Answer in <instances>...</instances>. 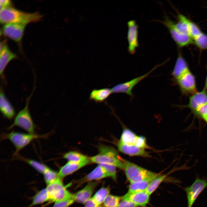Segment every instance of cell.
<instances>
[{
	"instance_id": "cell-26",
	"label": "cell",
	"mask_w": 207,
	"mask_h": 207,
	"mask_svg": "<svg viewBox=\"0 0 207 207\" xmlns=\"http://www.w3.org/2000/svg\"><path fill=\"white\" fill-rule=\"evenodd\" d=\"M49 199L46 187L38 191L32 198V201L28 207H32L46 202Z\"/></svg>"
},
{
	"instance_id": "cell-6",
	"label": "cell",
	"mask_w": 207,
	"mask_h": 207,
	"mask_svg": "<svg viewBox=\"0 0 207 207\" xmlns=\"http://www.w3.org/2000/svg\"><path fill=\"white\" fill-rule=\"evenodd\" d=\"M71 184L67 185L64 184L63 179L59 177L46 187L49 197V202L55 203L63 200L72 194L67 189Z\"/></svg>"
},
{
	"instance_id": "cell-36",
	"label": "cell",
	"mask_w": 207,
	"mask_h": 207,
	"mask_svg": "<svg viewBox=\"0 0 207 207\" xmlns=\"http://www.w3.org/2000/svg\"><path fill=\"white\" fill-rule=\"evenodd\" d=\"M202 32L198 26L191 21L190 28V36L192 39Z\"/></svg>"
},
{
	"instance_id": "cell-24",
	"label": "cell",
	"mask_w": 207,
	"mask_h": 207,
	"mask_svg": "<svg viewBox=\"0 0 207 207\" xmlns=\"http://www.w3.org/2000/svg\"><path fill=\"white\" fill-rule=\"evenodd\" d=\"M177 18V22L175 23L176 28L182 33L190 37V28L191 21L181 14H178Z\"/></svg>"
},
{
	"instance_id": "cell-28",
	"label": "cell",
	"mask_w": 207,
	"mask_h": 207,
	"mask_svg": "<svg viewBox=\"0 0 207 207\" xmlns=\"http://www.w3.org/2000/svg\"><path fill=\"white\" fill-rule=\"evenodd\" d=\"M63 157L68 162H80L87 160L89 158L79 152L75 151H70L65 154Z\"/></svg>"
},
{
	"instance_id": "cell-10",
	"label": "cell",
	"mask_w": 207,
	"mask_h": 207,
	"mask_svg": "<svg viewBox=\"0 0 207 207\" xmlns=\"http://www.w3.org/2000/svg\"><path fill=\"white\" fill-rule=\"evenodd\" d=\"M119 142L144 149L150 148L146 143L145 138L144 137L138 136L127 129H125L123 131Z\"/></svg>"
},
{
	"instance_id": "cell-39",
	"label": "cell",
	"mask_w": 207,
	"mask_h": 207,
	"mask_svg": "<svg viewBox=\"0 0 207 207\" xmlns=\"http://www.w3.org/2000/svg\"><path fill=\"white\" fill-rule=\"evenodd\" d=\"M84 204V207H101L97 204L92 198L85 202Z\"/></svg>"
},
{
	"instance_id": "cell-40",
	"label": "cell",
	"mask_w": 207,
	"mask_h": 207,
	"mask_svg": "<svg viewBox=\"0 0 207 207\" xmlns=\"http://www.w3.org/2000/svg\"><path fill=\"white\" fill-rule=\"evenodd\" d=\"M11 3V1L9 0H0V9L3 7L9 6Z\"/></svg>"
},
{
	"instance_id": "cell-12",
	"label": "cell",
	"mask_w": 207,
	"mask_h": 207,
	"mask_svg": "<svg viewBox=\"0 0 207 207\" xmlns=\"http://www.w3.org/2000/svg\"><path fill=\"white\" fill-rule=\"evenodd\" d=\"M110 177L109 175L105 168L100 164L85 177L74 181L76 188H78L86 183L100 181V180Z\"/></svg>"
},
{
	"instance_id": "cell-13",
	"label": "cell",
	"mask_w": 207,
	"mask_h": 207,
	"mask_svg": "<svg viewBox=\"0 0 207 207\" xmlns=\"http://www.w3.org/2000/svg\"><path fill=\"white\" fill-rule=\"evenodd\" d=\"M128 30L127 38L128 43V51L131 54H134L139 46L138 25L134 20L127 22Z\"/></svg>"
},
{
	"instance_id": "cell-19",
	"label": "cell",
	"mask_w": 207,
	"mask_h": 207,
	"mask_svg": "<svg viewBox=\"0 0 207 207\" xmlns=\"http://www.w3.org/2000/svg\"><path fill=\"white\" fill-rule=\"evenodd\" d=\"M0 110L3 117L8 119H12L15 116V110L6 96L2 88L0 93Z\"/></svg>"
},
{
	"instance_id": "cell-3",
	"label": "cell",
	"mask_w": 207,
	"mask_h": 207,
	"mask_svg": "<svg viewBox=\"0 0 207 207\" xmlns=\"http://www.w3.org/2000/svg\"><path fill=\"white\" fill-rule=\"evenodd\" d=\"M49 133L39 135L35 133H24L12 131L8 133L2 134L1 140L8 139L13 144L15 151L13 154V158L18 155L19 152L29 144L33 140L37 139L46 138Z\"/></svg>"
},
{
	"instance_id": "cell-11",
	"label": "cell",
	"mask_w": 207,
	"mask_h": 207,
	"mask_svg": "<svg viewBox=\"0 0 207 207\" xmlns=\"http://www.w3.org/2000/svg\"><path fill=\"white\" fill-rule=\"evenodd\" d=\"M176 81L184 93L192 95L197 92L195 77L190 70Z\"/></svg>"
},
{
	"instance_id": "cell-2",
	"label": "cell",
	"mask_w": 207,
	"mask_h": 207,
	"mask_svg": "<svg viewBox=\"0 0 207 207\" xmlns=\"http://www.w3.org/2000/svg\"><path fill=\"white\" fill-rule=\"evenodd\" d=\"M97 154L90 158L91 162L99 164L111 165L123 170L124 160L114 148L103 145L98 147Z\"/></svg>"
},
{
	"instance_id": "cell-30",
	"label": "cell",
	"mask_w": 207,
	"mask_h": 207,
	"mask_svg": "<svg viewBox=\"0 0 207 207\" xmlns=\"http://www.w3.org/2000/svg\"><path fill=\"white\" fill-rule=\"evenodd\" d=\"M166 175L160 174L158 176L150 182L145 191L150 195L156 190L160 184L166 179Z\"/></svg>"
},
{
	"instance_id": "cell-22",
	"label": "cell",
	"mask_w": 207,
	"mask_h": 207,
	"mask_svg": "<svg viewBox=\"0 0 207 207\" xmlns=\"http://www.w3.org/2000/svg\"><path fill=\"white\" fill-rule=\"evenodd\" d=\"M118 150L121 152L130 156L149 157L150 156L145 149L136 146L124 144L120 142L118 143Z\"/></svg>"
},
{
	"instance_id": "cell-1",
	"label": "cell",
	"mask_w": 207,
	"mask_h": 207,
	"mask_svg": "<svg viewBox=\"0 0 207 207\" xmlns=\"http://www.w3.org/2000/svg\"><path fill=\"white\" fill-rule=\"evenodd\" d=\"M43 16L38 12H26L10 6L0 9V21L2 24L12 23L26 25L39 21Z\"/></svg>"
},
{
	"instance_id": "cell-18",
	"label": "cell",
	"mask_w": 207,
	"mask_h": 207,
	"mask_svg": "<svg viewBox=\"0 0 207 207\" xmlns=\"http://www.w3.org/2000/svg\"><path fill=\"white\" fill-rule=\"evenodd\" d=\"M150 195L146 191L134 193L128 192L121 198L129 200L139 207H145L149 202Z\"/></svg>"
},
{
	"instance_id": "cell-37",
	"label": "cell",
	"mask_w": 207,
	"mask_h": 207,
	"mask_svg": "<svg viewBox=\"0 0 207 207\" xmlns=\"http://www.w3.org/2000/svg\"><path fill=\"white\" fill-rule=\"evenodd\" d=\"M195 115L202 118L207 123V104L201 107Z\"/></svg>"
},
{
	"instance_id": "cell-34",
	"label": "cell",
	"mask_w": 207,
	"mask_h": 207,
	"mask_svg": "<svg viewBox=\"0 0 207 207\" xmlns=\"http://www.w3.org/2000/svg\"><path fill=\"white\" fill-rule=\"evenodd\" d=\"M75 202L73 193L69 197L54 203L52 207H69Z\"/></svg>"
},
{
	"instance_id": "cell-16",
	"label": "cell",
	"mask_w": 207,
	"mask_h": 207,
	"mask_svg": "<svg viewBox=\"0 0 207 207\" xmlns=\"http://www.w3.org/2000/svg\"><path fill=\"white\" fill-rule=\"evenodd\" d=\"M207 104V93L203 89L191 95L187 106L195 114L201 107Z\"/></svg>"
},
{
	"instance_id": "cell-27",
	"label": "cell",
	"mask_w": 207,
	"mask_h": 207,
	"mask_svg": "<svg viewBox=\"0 0 207 207\" xmlns=\"http://www.w3.org/2000/svg\"><path fill=\"white\" fill-rule=\"evenodd\" d=\"M110 189L109 186L103 187L99 189L92 197L95 201L101 207L107 196L110 193Z\"/></svg>"
},
{
	"instance_id": "cell-33",
	"label": "cell",
	"mask_w": 207,
	"mask_h": 207,
	"mask_svg": "<svg viewBox=\"0 0 207 207\" xmlns=\"http://www.w3.org/2000/svg\"><path fill=\"white\" fill-rule=\"evenodd\" d=\"M121 197L109 194L104 200L102 207H118Z\"/></svg>"
},
{
	"instance_id": "cell-35",
	"label": "cell",
	"mask_w": 207,
	"mask_h": 207,
	"mask_svg": "<svg viewBox=\"0 0 207 207\" xmlns=\"http://www.w3.org/2000/svg\"><path fill=\"white\" fill-rule=\"evenodd\" d=\"M106 169L110 177L113 180L116 181L117 180V174L116 167L114 166L105 164H99Z\"/></svg>"
},
{
	"instance_id": "cell-23",
	"label": "cell",
	"mask_w": 207,
	"mask_h": 207,
	"mask_svg": "<svg viewBox=\"0 0 207 207\" xmlns=\"http://www.w3.org/2000/svg\"><path fill=\"white\" fill-rule=\"evenodd\" d=\"M112 93V89L108 88L94 89L90 94L89 99L96 103H101L105 101Z\"/></svg>"
},
{
	"instance_id": "cell-4",
	"label": "cell",
	"mask_w": 207,
	"mask_h": 207,
	"mask_svg": "<svg viewBox=\"0 0 207 207\" xmlns=\"http://www.w3.org/2000/svg\"><path fill=\"white\" fill-rule=\"evenodd\" d=\"M124 171L127 179L131 183L152 180L160 175L124 160Z\"/></svg>"
},
{
	"instance_id": "cell-5",
	"label": "cell",
	"mask_w": 207,
	"mask_h": 207,
	"mask_svg": "<svg viewBox=\"0 0 207 207\" xmlns=\"http://www.w3.org/2000/svg\"><path fill=\"white\" fill-rule=\"evenodd\" d=\"M32 93L27 99L24 107L19 112L14 118L13 123L8 128L9 129L16 126L24 129L28 133H35V126L29 110V102Z\"/></svg>"
},
{
	"instance_id": "cell-25",
	"label": "cell",
	"mask_w": 207,
	"mask_h": 207,
	"mask_svg": "<svg viewBox=\"0 0 207 207\" xmlns=\"http://www.w3.org/2000/svg\"><path fill=\"white\" fill-rule=\"evenodd\" d=\"M15 157L28 164L38 172L41 174H43L48 167L43 163L35 160L23 157L19 154Z\"/></svg>"
},
{
	"instance_id": "cell-8",
	"label": "cell",
	"mask_w": 207,
	"mask_h": 207,
	"mask_svg": "<svg viewBox=\"0 0 207 207\" xmlns=\"http://www.w3.org/2000/svg\"><path fill=\"white\" fill-rule=\"evenodd\" d=\"M166 61L159 64L157 65L147 73L141 76L134 78L129 81L119 83L114 87L112 89V93H126L131 97L133 96L132 90L133 88L141 80L147 77L153 71L158 67L165 64Z\"/></svg>"
},
{
	"instance_id": "cell-9",
	"label": "cell",
	"mask_w": 207,
	"mask_h": 207,
	"mask_svg": "<svg viewBox=\"0 0 207 207\" xmlns=\"http://www.w3.org/2000/svg\"><path fill=\"white\" fill-rule=\"evenodd\" d=\"M207 187L206 180L197 177L191 185L184 188L187 198V207H192L199 195Z\"/></svg>"
},
{
	"instance_id": "cell-32",
	"label": "cell",
	"mask_w": 207,
	"mask_h": 207,
	"mask_svg": "<svg viewBox=\"0 0 207 207\" xmlns=\"http://www.w3.org/2000/svg\"><path fill=\"white\" fill-rule=\"evenodd\" d=\"M45 181L47 185L56 180L58 177V172L48 167L43 173Z\"/></svg>"
},
{
	"instance_id": "cell-20",
	"label": "cell",
	"mask_w": 207,
	"mask_h": 207,
	"mask_svg": "<svg viewBox=\"0 0 207 207\" xmlns=\"http://www.w3.org/2000/svg\"><path fill=\"white\" fill-rule=\"evenodd\" d=\"M190 71L188 64L181 53H179L171 74L176 81Z\"/></svg>"
},
{
	"instance_id": "cell-41",
	"label": "cell",
	"mask_w": 207,
	"mask_h": 207,
	"mask_svg": "<svg viewBox=\"0 0 207 207\" xmlns=\"http://www.w3.org/2000/svg\"><path fill=\"white\" fill-rule=\"evenodd\" d=\"M203 89L206 91L207 90V73L205 81L204 87Z\"/></svg>"
},
{
	"instance_id": "cell-21",
	"label": "cell",
	"mask_w": 207,
	"mask_h": 207,
	"mask_svg": "<svg viewBox=\"0 0 207 207\" xmlns=\"http://www.w3.org/2000/svg\"><path fill=\"white\" fill-rule=\"evenodd\" d=\"M16 55L12 52L4 43L0 46V74L3 77L5 69L8 64L16 57Z\"/></svg>"
},
{
	"instance_id": "cell-17",
	"label": "cell",
	"mask_w": 207,
	"mask_h": 207,
	"mask_svg": "<svg viewBox=\"0 0 207 207\" xmlns=\"http://www.w3.org/2000/svg\"><path fill=\"white\" fill-rule=\"evenodd\" d=\"M90 162V158L87 160L80 162H68L60 169L58 172V177L63 179L66 177L88 164Z\"/></svg>"
},
{
	"instance_id": "cell-15",
	"label": "cell",
	"mask_w": 207,
	"mask_h": 207,
	"mask_svg": "<svg viewBox=\"0 0 207 207\" xmlns=\"http://www.w3.org/2000/svg\"><path fill=\"white\" fill-rule=\"evenodd\" d=\"M100 183V181L88 182L83 189L73 193L75 202L84 204L92 197L95 189Z\"/></svg>"
},
{
	"instance_id": "cell-29",
	"label": "cell",
	"mask_w": 207,
	"mask_h": 207,
	"mask_svg": "<svg viewBox=\"0 0 207 207\" xmlns=\"http://www.w3.org/2000/svg\"><path fill=\"white\" fill-rule=\"evenodd\" d=\"M152 180H145L131 183L129 186L128 192L134 193L145 191Z\"/></svg>"
},
{
	"instance_id": "cell-38",
	"label": "cell",
	"mask_w": 207,
	"mask_h": 207,
	"mask_svg": "<svg viewBox=\"0 0 207 207\" xmlns=\"http://www.w3.org/2000/svg\"><path fill=\"white\" fill-rule=\"evenodd\" d=\"M137 205L129 200L121 198L118 207H138Z\"/></svg>"
},
{
	"instance_id": "cell-7",
	"label": "cell",
	"mask_w": 207,
	"mask_h": 207,
	"mask_svg": "<svg viewBox=\"0 0 207 207\" xmlns=\"http://www.w3.org/2000/svg\"><path fill=\"white\" fill-rule=\"evenodd\" d=\"M160 22L167 28L172 39L179 47H186L193 43L192 38L180 32L176 28L175 22L167 16H165L164 20L160 21Z\"/></svg>"
},
{
	"instance_id": "cell-31",
	"label": "cell",
	"mask_w": 207,
	"mask_h": 207,
	"mask_svg": "<svg viewBox=\"0 0 207 207\" xmlns=\"http://www.w3.org/2000/svg\"><path fill=\"white\" fill-rule=\"evenodd\" d=\"M193 43L201 51L207 49V34L202 32L193 39Z\"/></svg>"
},
{
	"instance_id": "cell-14",
	"label": "cell",
	"mask_w": 207,
	"mask_h": 207,
	"mask_svg": "<svg viewBox=\"0 0 207 207\" xmlns=\"http://www.w3.org/2000/svg\"><path fill=\"white\" fill-rule=\"evenodd\" d=\"M26 25L16 23L5 24L3 28L4 35L13 40L19 42L22 39Z\"/></svg>"
}]
</instances>
